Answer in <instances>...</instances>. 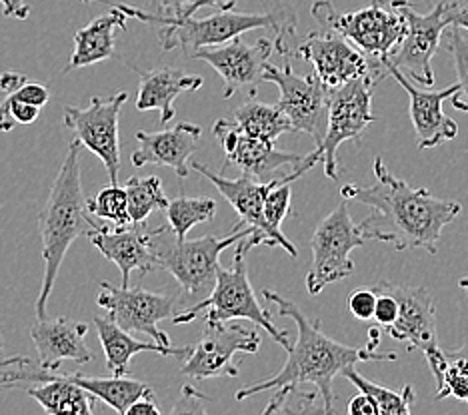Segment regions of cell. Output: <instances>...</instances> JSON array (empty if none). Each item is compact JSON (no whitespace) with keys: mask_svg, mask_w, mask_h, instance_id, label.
I'll return each instance as SVG.
<instances>
[{"mask_svg":"<svg viewBox=\"0 0 468 415\" xmlns=\"http://www.w3.org/2000/svg\"><path fill=\"white\" fill-rule=\"evenodd\" d=\"M372 174L377 176L372 186L340 188L345 200L370 208V214L356 223L360 236L390 244L397 252L420 248L436 255L442 230L461 214L463 206L454 200L432 196L427 188L409 186L390 172L382 158H375Z\"/></svg>","mask_w":468,"mask_h":415,"instance_id":"cell-1","label":"cell"},{"mask_svg":"<svg viewBox=\"0 0 468 415\" xmlns=\"http://www.w3.org/2000/svg\"><path fill=\"white\" fill-rule=\"evenodd\" d=\"M262 297L269 304L274 306V310L282 317H291L296 324V337L291 344L289 359L282 366L279 374L264 379L250 383V386L237 391V399L244 401L261 391L279 389V388H299L303 383H313L316 388L318 396L323 401V410L326 413L335 411V389L333 383L343 369L356 366L360 361H397V354H382L377 351L380 344V329L372 327L368 332V342L363 348H350L340 342H335L328 336L323 334L321 322L314 319L311 322L299 306L292 300H286L281 294L272 290H264Z\"/></svg>","mask_w":468,"mask_h":415,"instance_id":"cell-2","label":"cell"},{"mask_svg":"<svg viewBox=\"0 0 468 415\" xmlns=\"http://www.w3.org/2000/svg\"><path fill=\"white\" fill-rule=\"evenodd\" d=\"M80 144L77 138L69 144V152L62 160L58 176L52 182L45 206L38 216V232L42 242V285L37 297V317H47L48 297L55 290L60 265L72 242L94 226V218L87 210L80 182Z\"/></svg>","mask_w":468,"mask_h":415,"instance_id":"cell-3","label":"cell"},{"mask_svg":"<svg viewBox=\"0 0 468 415\" xmlns=\"http://www.w3.org/2000/svg\"><path fill=\"white\" fill-rule=\"evenodd\" d=\"M101 3L112 5L129 18L143 20V23L154 25L158 40H161L163 50L170 52L180 48L185 55L193 57L198 48L205 47H217L222 42H229L237 38L244 32L257 30V28H271L276 32H282L296 25V18L289 20L286 26H281L279 15L276 13H264V15H250V13H234V8H220V13L210 15L207 18H195L193 16H165L146 13V10L134 8L129 5H116L111 0H101Z\"/></svg>","mask_w":468,"mask_h":415,"instance_id":"cell-4","label":"cell"},{"mask_svg":"<svg viewBox=\"0 0 468 415\" xmlns=\"http://www.w3.org/2000/svg\"><path fill=\"white\" fill-rule=\"evenodd\" d=\"M250 233V228L239 222L227 236H202L197 240H178L168 226L156 228L153 250L158 268L166 270L183 287V292L195 300L210 294L217 282L220 254L232 244H239Z\"/></svg>","mask_w":468,"mask_h":415,"instance_id":"cell-5","label":"cell"},{"mask_svg":"<svg viewBox=\"0 0 468 415\" xmlns=\"http://www.w3.org/2000/svg\"><path fill=\"white\" fill-rule=\"evenodd\" d=\"M247 252L239 242V248L234 252V260L230 268L218 265L217 282L207 297H202L198 304H193L188 310L175 314L170 322L175 326L188 324L202 312L208 310L205 322H230V319H249V322L261 326L267 332L272 342L291 348V336L286 329H279L272 324V314L261 306L254 287L249 280L247 270Z\"/></svg>","mask_w":468,"mask_h":415,"instance_id":"cell-6","label":"cell"},{"mask_svg":"<svg viewBox=\"0 0 468 415\" xmlns=\"http://www.w3.org/2000/svg\"><path fill=\"white\" fill-rule=\"evenodd\" d=\"M311 13L321 28L336 32L378 62H385L395 52L407 28L404 16L388 6L387 0H372L368 6L345 15L336 13L328 0H318L311 6Z\"/></svg>","mask_w":468,"mask_h":415,"instance_id":"cell-7","label":"cell"},{"mask_svg":"<svg viewBox=\"0 0 468 415\" xmlns=\"http://www.w3.org/2000/svg\"><path fill=\"white\" fill-rule=\"evenodd\" d=\"M378 78V74H365L348 80L331 94L324 136L311 152L314 162L324 166V174L331 180H336L338 174V146L346 140L358 142L367 128L377 120L372 114V88Z\"/></svg>","mask_w":468,"mask_h":415,"instance_id":"cell-8","label":"cell"},{"mask_svg":"<svg viewBox=\"0 0 468 415\" xmlns=\"http://www.w3.org/2000/svg\"><path fill=\"white\" fill-rule=\"evenodd\" d=\"M193 170L198 174L205 176L208 182L215 186L220 196L225 198L229 204L237 210L242 226L250 228V233L240 244L244 250L257 248V246H272V248H282L291 258L299 255V250L294 248V244L284 236L281 228H274L264 220V198H267L269 192L282 182H294V174H286L272 178L269 182H261V180H254L250 176H240L237 180H229L225 174H212L205 164L193 162Z\"/></svg>","mask_w":468,"mask_h":415,"instance_id":"cell-9","label":"cell"},{"mask_svg":"<svg viewBox=\"0 0 468 415\" xmlns=\"http://www.w3.org/2000/svg\"><path fill=\"white\" fill-rule=\"evenodd\" d=\"M390 6L404 16V36L395 52L385 60L399 68L404 77H409L420 87H432V57L441 48V38L449 23L451 3L434 5L431 13L422 15L409 0H390Z\"/></svg>","mask_w":468,"mask_h":415,"instance_id":"cell-10","label":"cell"},{"mask_svg":"<svg viewBox=\"0 0 468 415\" xmlns=\"http://www.w3.org/2000/svg\"><path fill=\"white\" fill-rule=\"evenodd\" d=\"M365 238L360 236L355 220L348 214V204L336 206L313 233L311 268L306 272V292L318 296L326 285L348 278L355 272L350 252L360 248Z\"/></svg>","mask_w":468,"mask_h":415,"instance_id":"cell-11","label":"cell"},{"mask_svg":"<svg viewBox=\"0 0 468 415\" xmlns=\"http://www.w3.org/2000/svg\"><path fill=\"white\" fill-rule=\"evenodd\" d=\"M261 334L257 329L229 322H207L200 342L190 346L180 374L205 381L215 378H237L240 364L237 356L257 354Z\"/></svg>","mask_w":468,"mask_h":415,"instance_id":"cell-12","label":"cell"},{"mask_svg":"<svg viewBox=\"0 0 468 415\" xmlns=\"http://www.w3.org/2000/svg\"><path fill=\"white\" fill-rule=\"evenodd\" d=\"M261 82H271L279 88L281 99L276 106L291 120L292 130L308 134L314 144H321L333 90L326 88L314 72L303 77L292 70L291 64L279 68L267 62Z\"/></svg>","mask_w":468,"mask_h":415,"instance_id":"cell-13","label":"cell"},{"mask_svg":"<svg viewBox=\"0 0 468 415\" xmlns=\"http://www.w3.org/2000/svg\"><path fill=\"white\" fill-rule=\"evenodd\" d=\"M126 100H129V92H116L111 99L92 96L87 109L65 106V114H62V124L77 134L79 144L102 160L111 184H119V119Z\"/></svg>","mask_w":468,"mask_h":415,"instance_id":"cell-14","label":"cell"},{"mask_svg":"<svg viewBox=\"0 0 468 415\" xmlns=\"http://www.w3.org/2000/svg\"><path fill=\"white\" fill-rule=\"evenodd\" d=\"M97 302L106 310V316L126 332H141L151 336L156 344L170 346L168 336L158 324L175 316L176 296L151 292L141 285L131 287L101 282Z\"/></svg>","mask_w":468,"mask_h":415,"instance_id":"cell-15","label":"cell"},{"mask_svg":"<svg viewBox=\"0 0 468 415\" xmlns=\"http://www.w3.org/2000/svg\"><path fill=\"white\" fill-rule=\"evenodd\" d=\"M294 52L311 64L316 78L331 90L343 87L348 80L365 77V74L382 77V72H387L378 70L382 67L380 62L370 64L365 52H360L336 32L324 28L306 35L301 45L294 47Z\"/></svg>","mask_w":468,"mask_h":415,"instance_id":"cell-16","label":"cell"},{"mask_svg":"<svg viewBox=\"0 0 468 415\" xmlns=\"http://www.w3.org/2000/svg\"><path fill=\"white\" fill-rule=\"evenodd\" d=\"M378 285L395 296L399 304L397 319L385 327L387 334L407 346V351L419 349L427 354L439 346V339H436V306L427 287H410L387 280H380Z\"/></svg>","mask_w":468,"mask_h":415,"instance_id":"cell-17","label":"cell"},{"mask_svg":"<svg viewBox=\"0 0 468 415\" xmlns=\"http://www.w3.org/2000/svg\"><path fill=\"white\" fill-rule=\"evenodd\" d=\"M154 232L156 228L148 230L143 223L114 226V230H111L101 220L87 230V238L106 260L119 265L122 278L121 285H129L133 272H141V275H146L158 270V262L153 250Z\"/></svg>","mask_w":468,"mask_h":415,"instance_id":"cell-18","label":"cell"},{"mask_svg":"<svg viewBox=\"0 0 468 415\" xmlns=\"http://www.w3.org/2000/svg\"><path fill=\"white\" fill-rule=\"evenodd\" d=\"M272 52L274 40L271 38H261L254 45H247L240 36H237L217 47L198 48L193 58L207 62L220 74L222 82H225L222 99H230L240 87L261 82L262 70L271 60Z\"/></svg>","mask_w":468,"mask_h":415,"instance_id":"cell-19","label":"cell"},{"mask_svg":"<svg viewBox=\"0 0 468 415\" xmlns=\"http://www.w3.org/2000/svg\"><path fill=\"white\" fill-rule=\"evenodd\" d=\"M380 64L382 68H385L409 94L410 120L414 126V136H417V146L420 150L436 148L456 138V134H459V126H456V122L442 112V102L452 99V96L459 92L461 88L459 82L442 90L427 92L414 87L410 78L404 77V74L399 68L392 67L390 62H380Z\"/></svg>","mask_w":468,"mask_h":415,"instance_id":"cell-20","label":"cell"},{"mask_svg":"<svg viewBox=\"0 0 468 415\" xmlns=\"http://www.w3.org/2000/svg\"><path fill=\"white\" fill-rule=\"evenodd\" d=\"M212 136L225 150L227 164L239 166L244 176L261 180V182H264V178L274 174L281 166H296L303 160L299 154L276 150L274 142L271 140L244 134L232 120H218L212 128Z\"/></svg>","mask_w":468,"mask_h":415,"instance_id":"cell-21","label":"cell"},{"mask_svg":"<svg viewBox=\"0 0 468 415\" xmlns=\"http://www.w3.org/2000/svg\"><path fill=\"white\" fill-rule=\"evenodd\" d=\"M87 324L74 322L67 316L37 317L30 326V339L38 351V364L50 371H58L62 361L89 364L92 351L87 346Z\"/></svg>","mask_w":468,"mask_h":415,"instance_id":"cell-22","label":"cell"},{"mask_svg":"<svg viewBox=\"0 0 468 415\" xmlns=\"http://www.w3.org/2000/svg\"><path fill=\"white\" fill-rule=\"evenodd\" d=\"M202 128L190 122H180L166 130L146 132L138 130V148L133 152V166L143 168L148 164L173 168L178 178L188 176V160L197 152Z\"/></svg>","mask_w":468,"mask_h":415,"instance_id":"cell-23","label":"cell"},{"mask_svg":"<svg viewBox=\"0 0 468 415\" xmlns=\"http://www.w3.org/2000/svg\"><path fill=\"white\" fill-rule=\"evenodd\" d=\"M202 77L186 74L176 68H156L141 72L136 92V110L161 112V126L175 119V100L183 92H193L202 88Z\"/></svg>","mask_w":468,"mask_h":415,"instance_id":"cell-24","label":"cell"},{"mask_svg":"<svg viewBox=\"0 0 468 415\" xmlns=\"http://www.w3.org/2000/svg\"><path fill=\"white\" fill-rule=\"evenodd\" d=\"M94 327L99 332V339L106 358V368H109L111 376H129L131 359L136 354H141V351H153V354L158 356L185 358L190 349V346L173 348L161 346L156 342H141V339L133 336V332H126L119 324H114L109 316L94 317Z\"/></svg>","mask_w":468,"mask_h":415,"instance_id":"cell-25","label":"cell"},{"mask_svg":"<svg viewBox=\"0 0 468 415\" xmlns=\"http://www.w3.org/2000/svg\"><path fill=\"white\" fill-rule=\"evenodd\" d=\"M126 16L122 10L112 6L111 13L101 15L74 35V50L62 74L79 70L90 64L109 60L114 57L116 30L126 28Z\"/></svg>","mask_w":468,"mask_h":415,"instance_id":"cell-26","label":"cell"},{"mask_svg":"<svg viewBox=\"0 0 468 415\" xmlns=\"http://www.w3.org/2000/svg\"><path fill=\"white\" fill-rule=\"evenodd\" d=\"M27 393L50 415H90L97 408V398L58 371H48L47 379L27 388Z\"/></svg>","mask_w":468,"mask_h":415,"instance_id":"cell-27","label":"cell"},{"mask_svg":"<svg viewBox=\"0 0 468 415\" xmlns=\"http://www.w3.org/2000/svg\"><path fill=\"white\" fill-rule=\"evenodd\" d=\"M70 381L77 383L79 388L87 389L90 396L101 399L106 406L119 413H126L136 399L144 396H154L151 386L144 381L131 379L126 376H111V378H92L82 374H67Z\"/></svg>","mask_w":468,"mask_h":415,"instance_id":"cell-28","label":"cell"},{"mask_svg":"<svg viewBox=\"0 0 468 415\" xmlns=\"http://www.w3.org/2000/svg\"><path fill=\"white\" fill-rule=\"evenodd\" d=\"M234 124L244 134L262 138V140L276 142L279 136L286 132H294L291 120L286 119L276 104H264L250 99L234 110Z\"/></svg>","mask_w":468,"mask_h":415,"instance_id":"cell-29","label":"cell"},{"mask_svg":"<svg viewBox=\"0 0 468 415\" xmlns=\"http://www.w3.org/2000/svg\"><path fill=\"white\" fill-rule=\"evenodd\" d=\"M424 358H427L432 376L439 383V391L434 393V399L454 398L468 403V361L449 356L439 346L427 351Z\"/></svg>","mask_w":468,"mask_h":415,"instance_id":"cell-30","label":"cell"},{"mask_svg":"<svg viewBox=\"0 0 468 415\" xmlns=\"http://www.w3.org/2000/svg\"><path fill=\"white\" fill-rule=\"evenodd\" d=\"M343 376L372 399L378 410V415H409L414 401H417V393H414L410 386H404L402 391H392L367 379L363 374H358L355 366L343 369Z\"/></svg>","mask_w":468,"mask_h":415,"instance_id":"cell-31","label":"cell"},{"mask_svg":"<svg viewBox=\"0 0 468 415\" xmlns=\"http://www.w3.org/2000/svg\"><path fill=\"white\" fill-rule=\"evenodd\" d=\"M126 204H129L131 223H144L148 216L156 210H165L168 206V198L163 190V182L158 176L138 178L133 176L126 180Z\"/></svg>","mask_w":468,"mask_h":415,"instance_id":"cell-32","label":"cell"},{"mask_svg":"<svg viewBox=\"0 0 468 415\" xmlns=\"http://www.w3.org/2000/svg\"><path fill=\"white\" fill-rule=\"evenodd\" d=\"M168 218V228L175 233V238L185 240L186 233L193 230L197 223L208 222L217 216V200L212 198H188L178 196L168 200L165 208Z\"/></svg>","mask_w":468,"mask_h":415,"instance_id":"cell-33","label":"cell"},{"mask_svg":"<svg viewBox=\"0 0 468 415\" xmlns=\"http://www.w3.org/2000/svg\"><path fill=\"white\" fill-rule=\"evenodd\" d=\"M87 210L92 218L111 222L114 226H129V204L126 192L119 184H111L97 192V196L87 198Z\"/></svg>","mask_w":468,"mask_h":415,"instance_id":"cell-34","label":"cell"},{"mask_svg":"<svg viewBox=\"0 0 468 415\" xmlns=\"http://www.w3.org/2000/svg\"><path fill=\"white\" fill-rule=\"evenodd\" d=\"M446 42H449V50L454 60V70H456V77H459V87H461L459 92H456L451 100L456 110L468 114V36L463 35L461 28L452 26L449 32H446Z\"/></svg>","mask_w":468,"mask_h":415,"instance_id":"cell-35","label":"cell"},{"mask_svg":"<svg viewBox=\"0 0 468 415\" xmlns=\"http://www.w3.org/2000/svg\"><path fill=\"white\" fill-rule=\"evenodd\" d=\"M292 188L291 182H282L279 186H274L267 198H264V220H267L271 226L281 228V223L284 222V218L292 212Z\"/></svg>","mask_w":468,"mask_h":415,"instance_id":"cell-36","label":"cell"},{"mask_svg":"<svg viewBox=\"0 0 468 415\" xmlns=\"http://www.w3.org/2000/svg\"><path fill=\"white\" fill-rule=\"evenodd\" d=\"M377 304V290L375 287H360L348 296V310L360 322H368L375 314Z\"/></svg>","mask_w":468,"mask_h":415,"instance_id":"cell-37","label":"cell"},{"mask_svg":"<svg viewBox=\"0 0 468 415\" xmlns=\"http://www.w3.org/2000/svg\"><path fill=\"white\" fill-rule=\"evenodd\" d=\"M377 290V304H375V314H372V319L382 327L390 326L397 319L399 314V304L395 300V296L388 294L385 287H380L378 284L375 285Z\"/></svg>","mask_w":468,"mask_h":415,"instance_id":"cell-38","label":"cell"},{"mask_svg":"<svg viewBox=\"0 0 468 415\" xmlns=\"http://www.w3.org/2000/svg\"><path fill=\"white\" fill-rule=\"evenodd\" d=\"M10 94H13L16 100L38 106V109H42V106H47L48 100H50V90L45 87V84L28 82V80L23 84V87L16 88L15 92H10Z\"/></svg>","mask_w":468,"mask_h":415,"instance_id":"cell-39","label":"cell"},{"mask_svg":"<svg viewBox=\"0 0 468 415\" xmlns=\"http://www.w3.org/2000/svg\"><path fill=\"white\" fill-rule=\"evenodd\" d=\"M195 0H151L153 10L151 13L154 15H165V16H176L180 13L193 5Z\"/></svg>","mask_w":468,"mask_h":415,"instance_id":"cell-40","label":"cell"},{"mask_svg":"<svg viewBox=\"0 0 468 415\" xmlns=\"http://www.w3.org/2000/svg\"><path fill=\"white\" fill-rule=\"evenodd\" d=\"M348 413L350 415H378V410L368 396L360 391V396H355L348 401Z\"/></svg>","mask_w":468,"mask_h":415,"instance_id":"cell-41","label":"cell"},{"mask_svg":"<svg viewBox=\"0 0 468 415\" xmlns=\"http://www.w3.org/2000/svg\"><path fill=\"white\" fill-rule=\"evenodd\" d=\"M0 5H3V15L8 18L25 20L30 15V6L25 0H0Z\"/></svg>","mask_w":468,"mask_h":415,"instance_id":"cell-42","label":"cell"},{"mask_svg":"<svg viewBox=\"0 0 468 415\" xmlns=\"http://www.w3.org/2000/svg\"><path fill=\"white\" fill-rule=\"evenodd\" d=\"M154 396H144L141 399H136L133 406L126 410L124 415H161V410L156 408V403L153 399Z\"/></svg>","mask_w":468,"mask_h":415,"instance_id":"cell-43","label":"cell"},{"mask_svg":"<svg viewBox=\"0 0 468 415\" xmlns=\"http://www.w3.org/2000/svg\"><path fill=\"white\" fill-rule=\"evenodd\" d=\"M27 80H28V78L25 77V74L6 70V72L0 74V90H3L5 94H10V92H15L16 88L23 87V84H25Z\"/></svg>","mask_w":468,"mask_h":415,"instance_id":"cell-44","label":"cell"},{"mask_svg":"<svg viewBox=\"0 0 468 415\" xmlns=\"http://www.w3.org/2000/svg\"><path fill=\"white\" fill-rule=\"evenodd\" d=\"M449 23L451 26L468 30V5H459L452 0L449 6Z\"/></svg>","mask_w":468,"mask_h":415,"instance_id":"cell-45","label":"cell"},{"mask_svg":"<svg viewBox=\"0 0 468 415\" xmlns=\"http://www.w3.org/2000/svg\"><path fill=\"white\" fill-rule=\"evenodd\" d=\"M239 0H195L193 5H190L185 13H180L176 16H193L195 13H198L200 8H207V6H218V8H234Z\"/></svg>","mask_w":468,"mask_h":415,"instance_id":"cell-46","label":"cell"},{"mask_svg":"<svg viewBox=\"0 0 468 415\" xmlns=\"http://www.w3.org/2000/svg\"><path fill=\"white\" fill-rule=\"evenodd\" d=\"M446 354L449 356H452V358H461V359H464V361H468V339L466 342L461 346V348H456V349H444Z\"/></svg>","mask_w":468,"mask_h":415,"instance_id":"cell-47","label":"cell"},{"mask_svg":"<svg viewBox=\"0 0 468 415\" xmlns=\"http://www.w3.org/2000/svg\"><path fill=\"white\" fill-rule=\"evenodd\" d=\"M3 361H5V342H3V336H0V369H3ZM0 391H3V386H0Z\"/></svg>","mask_w":468,"mask_h":415,"instance_id":"cell-48","label":"cell"},{"mask_svg":"<svg viewBox=\"0 0 468 415\" xmlns=\"http://www.w3.org/2000/svg\"><path fill=\"white\" fill-rule=\"evenodd\" d=\"M459 285L463 287V290H464V292H468V278H463V280L459 282Z\"/></svg>","mask_w":468,"mask_h":415,"instance_id":"cell-49","label":"cell"},{"mask_svg":"<svg viewBox=\"0 0 468 415\" xmlns=\"http://www.w3.org/2000/svg\"><path fill=\"white\" fill-rule=\"evenodd\" d=\"M82 3H84V5H89V3H92V0H82Z\"/></svg>","mask_w":468,"mask_h":415,"instance_id":"cell-50","label":"cell"}]
</instances>
